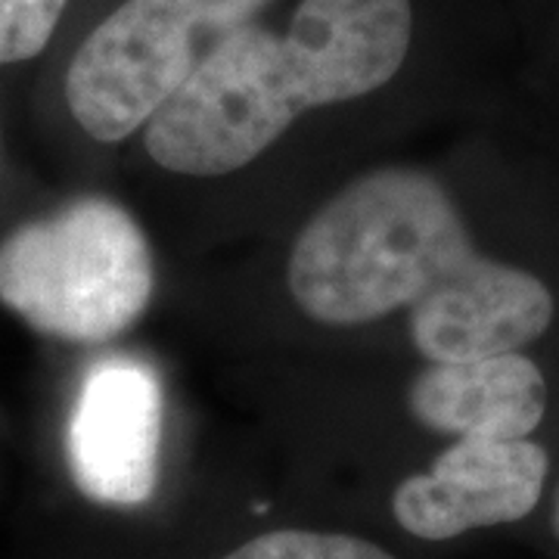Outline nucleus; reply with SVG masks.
Masks as SVG:
<instances>
[{"label": "nucleus", "mask_w": 559, "mask_h": 559, "mask_svg": "<svg viewBox=\"0 0 559 559\" xmlns=\"http://www.w3.org/2000/svg\"><path fill=\"white\" fill-rule=\"evenodd\" d=\"M286 280L326 326L407 308L411 342L432 364L520 352L554 320L547 283L481 255L448 190L417 168L345 183L299 230Z\"/></svg>", "instance_id": "nucleus-1"}, {"label": "nucleus", "mask_w": 559, "mask_h": 559, "mask_svg": "<svg viewBox=\"0 0 559 559\" xmlns=\"http://www.w3.org/2000/svg\"><path fill=\"white\" fill-rule=\"evenodd\" d=\"M411 35V0H301L286 32L242 25L221 40L143 124V146L175 175H230L305 109L389 84Z\"/></svg>", "instance_id": "nucleus-2"}, {"label": "nucleus", "mask_w": 559, "mask_h": 559, "mask_svg": "<svg viewBox=\"0 0 559 559\" xmlns=\"http://www.w3.org/2000/svg\"><path fill=\"white\" fill-rule=\"evenodd\" d=\"M153 299V252L138 218L109 197H79L0 242V305L66 342L124 333Z\"/></svg>", "instance_id": "nucleus-3"}, {"label": "nucleus", "mask_w": 559, "mask_h": 559, "mask_svg": "<svg viewBox=\"0 0 559 559\" xmlns=\"http://www.w3.org/2000/svg\"><path fill=\"white\" fill-rule=\"evenodd\" d=\"M267 0H124L84 38L66 72V103L100 143L143 128L221 40Z\"/></svg>", "instance_id": "nucleus-4"}, {"label": "nucleus", "mask_w": 559, "mask_h": 559, "mask_svg": "<svg viewBox=\"0 0 559 559\" xmlns=\"http://www.w3.org/2000/svg\"><path fill=\"white\" fill-rule=\"evenodd\" d=\"M159 373L131 355L100 358L81 380L66 429L69 473L84 498L140 507L153 498L162 448Z\"/></svg>", "instance_id": "nucleus-5"}, {"label": "nucleus", "mask_w": 559, "mask_h": 559, "mask_svg": "<svg viewBox=\"0 0 559 559\" xmlns=\"http://www.w3.org/2000/svg\"><path fill=\"white\" fill-rule=\"evenodd\" d=\"M547 466V451L528 439H457L429 473L401 481L392 513L423 540L520 522L538 507Z\"/></svg>", "instance_id": "nucleus-6"}, {"label": "nucleus", "mask_w": 559, "mask_h": 559, "mask_svg": "<svg viewBox=\"0 0 559 559\" xmlns=\"http://www.w3.org/2000/svg\"><path fill=\"white\" fill-rule=\"evenodd\" d=\"M419 426L460 439H528L547 411L544 373L520 352L441 360L407 389Z\"/></svg>", "instance_id": "nucleus-7"}, {"label": "nucleus", "mask_w": 559, "mask_h": 559, "mask_svg": "<svg viewBox=\"0 0 559 559\" xmlns=\"http://www.w3.org/2000/svg\"><path fill=\"white\" fill-rule=\"evenodd\" d=\"M224 559H395L382 547L355 535L330 532H296L283 528L255 540H246Z\"/></svg>", "instance_id": "nucleus-8"}, {"label": "nucleus", "mask_w": 559, "mask_h": 559, "mask_svg": "<svg viewBox=\"0 0 559 559\" xmlns=\"http://www.w3.org/2000/svg\"><path fill=\"white\" fill-rule=\"evenodd\" d=\"M69 0H0V66L38 57L50 44Z\"/></svg>", "instance_id": "nucleus-9"}, {"label": "nucleus", "mask_w": 559, "mask_h": 559, "mask_svg": "<svg viewBox=\"0 0 559 559\" xmlns=\"http://www.w3.org/2000/svg\"><path fill=\"white\" fill-rule=\"evenodd\" d=\"M554 532H557V538H559V488H557V498H554Z\"/></svg>", "instance_id": "nucleus-10"}]
</instances>
